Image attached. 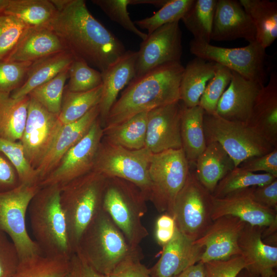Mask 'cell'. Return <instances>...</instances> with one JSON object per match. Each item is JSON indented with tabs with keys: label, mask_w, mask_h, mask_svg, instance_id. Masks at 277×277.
Returning <instances> with one entry per match:
<instances>
[{
	"label": "cell",
	"mask_w": 277,
	"mask_h": 277,
	"mask_svg": "<svg viewBox=\"0 0 277 277\" xmlns=\"http://www.w3.org/2000/svg\"><path fill=\"white\" fill-rule=\"evenodd\" d=\"M51 1L57 12L47 27L74 58L102 72L126 51L122 42L91 14L85 1Z\"/></svg>",
	"instance_id": "obj_1"
},
{
	"label": "cell",
	"mask_w": 277,
	"mask_h": 277,
	"mask_svg": "<svg viewBox=\"0 0 277 277\" xmlns=\"http://www.w3.org/2000/svg\"><path fill=\"white\" fill-rule=\"evenodd\" d=\"M184 70L181 63H167L133 78L111 107L103 129L139 113L180 101Z\"/></svg>",
	"instance_id": "obj_2"
},
{
	"label": "cell",
	"mask_w": 277,
	"mask_h": 277,
	"mask_svg": "<svg viewBox=\"0 0 277 277\" xmlns=\"http://www.w3.org/2000/svg\"><path fill=\"white\" fill-rule=\"evenodd\" d=\"M75 253L95 271L108 276L124 261L143 259L140 247L128 243L103 208L83 232Z\"/></svg>",
	"instance_id": "obj_3"
},
{
	"label": "cell",
	"mask_w": 277,
	"mask_h": 277,
	"mask_svg": "<svg viewBox=\"0 0 277 277\" xmlns=\"http://www.w3.org/2000/svg\"><path fill=\"white\" fill-rule=\"evenodd\" d=\"M106 179L92 170L61 186L60 203L72 254L86 228L102 208Z\"/></svg>",
	"instance_id": "obj_4"
},
{
	"label": "cell",
	"mask_w": 277,
	"mask_h": 277,
	"mask_svg": "<svg viewBox=\"0 0 277 277\" xmlns=\"http://www.w3.org/2000/svg\"><path fill=\"white\" fill-rule=\"evenodd\" d=\"M60 192L58 185L41 187L28 207L30 223L34 241L43 254L71 257Z\"/></svg>",
	"instance_id": "obj_5"
},
{
	"label": "cell",
	"mask_w": 277,
	"mask_h": 277,
	"mask_svg": "<svg viewBox=\"0 0 277 277\" xmlns=\"http://www.w3.org/2000/svg\"><path fill=\"white\" fill-rule=\"evenodd\" d=\"M145 195L135 185L117 177H107L102 208L133 247L149 234L142 222L147 211Z\"/></svg>",
	"instance_id": "obj_6"
},
{
	"label": "cell",
	"mask_w": 277,
	"mask_h": 277,
	"mask_svg": "<svg viewBox=\"0 0 277 277\" xmlns=\"http://www.w3.org/2000/svg\"><path fill=\"white\" fill-rule=\"evenodd\" d=\"M203 124L206 145L219 143L235 167L249 157L267 154L276 148L248 124L228 121L216 113L204 112Z\"/></svg>",
	"instance_id": "obj_7"
},
{
	"label": "cell",
	"mask_w": 277,
	"mask_h": 277,
	"mask_svg": "<svg viewBox=\"0 0 277 277\" xmlns=\"http://www.w3.org/2000/svg\"><path fill=\"white\" fill-rule=\"evenodd\" d=\"M190 170L182 148L152 154L148 168L151 182L149 201L159 212L171 215L174 200Z\"/></svg>",
	"instance_id": "obj_8"
},
{
	"label": "cell",
	"mask_w": 277,
	"mask_h": 277,
	"mask_svg": "<svg viewBox=\"0 0 277 277\" xmlns=\"http://www.w3.org/2000/svg\"><path fill=\"white\" fill-rule=\"evenodd\" d=\"M40 188L38 184L23 183L12 190L0 192V231L12 241L20 261L43 254L29 235L26 224L29 204Z\"/></svg>",
	"instance_id": "obj_9"
},
{
	"label": "cell",
	"mask_w": 277,
	"mask_h": 277,
	"mask_svg": "<svg viewBox=\"0 0 277 277\" xmlns=\"http://www.w3.org/2000/svg\"><path fill=\"white\" fill-rule=\"evenodd\" d=\"M213 199L199 181L194 171L190 170L171 210L177 229L193 241L201 238L213 222Z\"/></svg>",
	"instance_id": "obj_10"
},
{
	"label": "cell",
	"mask_w": 277,
	"mask_h": 277,
	"mask_svg": "<svg viewBox=\"0 0 277 277\" xmlns=\"http://www.w3.org/2000/svg\"><path fill=\"white\" fill-rule=\"evenodd\" d=\"M152 155L145 147L130 150L112 144L102 138L93 170L106 177H117L131 182L149 201L151 182L148 168Z\"/></svg>",
	"instance_id": "obj_11"
},
{
	"label": "cell",
	"mask_w": 277,
	"mask_h": 277,
	"mask_svg": "<svg viewBox=\"0 0 277 277\" xmlns=\"http://www.w3.org/2000/svg\"><path fill=\"white\" fill-rule=\"evenodd\" d=\"M190 52L234 71L246 79L264 85L265 49L257 41L243 47L224 48L192 39Z\"/></svg>",
	"instance_id": "obj_12"
},
{
	"label": "cell",
	"mask_w": 277,
	"mask_h": 277,
	"mask_svg": "<svg viewBox=\"0 0 277 277\" xmlns=\"http://www.w3.org/2000/svg\"><path fill=\"white\" fill-rule=\"evenodd\" d=\"M103 134L98 117L86 134L65 153L55 168L40 182V187H61L92 171Z\"/></svg>",
	"instance_id": "obj_13"
},
{
	"label": "cell",
	"mask_w": 277,
	"mask_h": 277,
	"mask_svg": "<svg viewBox=\"0 0 277 277\" xmlns=\"http://www.w3.org/2000/svg\"><path fill=\"white\" fill-rule=\"evenodd\" d=\"M62 126L58 115L49 112L30 97L27 120L19 142L34 169L37 168L50 149Z\"/></svg>",
	"instance_id": "obj_14"
},
{
	"label": "cell",
	"mask_w": 277,
	"mask_h": 277,
	"mask_svg": "<svg viewBox=\"0 0 277 277\" xmlns=\"http://www.w3.org/2000/svg\"><path fill=\"white\" fill-rule=\"evenodd\" d=\"M147 35L137 51L134 78L165 64L181 63L182 31L179 22L163 25Z\"/></svg>",
	"instance_id": "obj_15"
},
{
	"label": "cell",
	"mask_w": 277,
	"mask_h": 277,
	"mask_svg": "<svg viewBox=\"0 0 277 277\" xmlns=\"http://www.w3.org/2000/svg\"><path fill=\"white\" fill-rule=\"evenodd\" d=\"M251 187L235 192L224 197H213L212 220L223 216L231 215L250 225L264 228L263 239L276 234L277 211L254 201Z\"/></svg>",
	"instance_id": "obj_16"
},
{
	"label": "cell",
	"mask_w": 277,
	"mask_h": 277,
	"mask_svg": "<svg viewBox=\"0 0 277 277\" xmlns=\"http://www.w3.org/2000/svg\"><path fill=\"white\" fill-rule=\"evenodd\" d=\"M180 101L148 111L145 146L152 154L182 148Z\"/></svg>",
	"instance_id": "obj_17"
},
{
	"label": "cell",
	"mask_w": 277,
	"mask_h": 277,
	"mask_svg": "<svg viewBox=\"0 0 277 277\" xmlns=\"http://www.w3.org/2000/svg\"><path fill=\"white\" fill-rule=\"evenodd\" d=\"M246 224L231 215L213 220L204 234L194 241L204 248L200 262L226 260L241 255L238 240Z\"/></svg>",
	"instance_id": "obj_18"
},
{
	"label": "cell",
	"mask_w": 277,
	"mask_h": 277,
	"mask_svg": "<svg viewBox=\"0 0 277 277\" xmlns=\"http://www.w3.org/2000/svg\"><path fill=\"white\" fill-rule=\"evenodd\" d=\"M244 38L249 43L256 41L253 22L239 1H216L211 39L232 41Z\"/></svg>",
	"instance_id": "obj_19"
},
{
	"label": "cell",
	"mask_w": 277,
	"mask_h": 277,
	"mask_svg": "<svg viewBox=\"0 0 277 277\" xmlns=\"http://www.w3.org/2000/svg\"><path fill=\"white\" fill-rule=\"evenodd\" d=\"M262 85L232 71L229 85L221 97L215 113L228 121L248 124Z\"/></svg>",
	"instance_id": "obj_20"
},
{
	"label": "cell",
	"mask_w": 277,
	"mask_h": 277,
	"mask_svg": "<svg viewBox=\"0 0 277 277\" xmlns=\"http://www.w3.org/2000/svg\"><path fill=\"white\" fill-rule=\"evenodd\" d=\"M204 251L177 228L171 240L163 247L157 262L149 268L151 277H176L200 261Z\"/></svg>",
	"instance_id": "obj_21"
},
{
	"label": "cell",
	"mask_w": 277,
	"mask_h": 277,
	"mask_svg": "<svg viewBox=\"0 0 277 277\" xmlns=\"http://www.w3.org/2000/svg\"><path fill=\"white\" fill-rule=\"evenodd\" d=\"M264 229L246 223L239 236L238 244L246 268L260 277H269L277 266V247L263 241Z\"/></svg>",
	"instance_id": "obj_22"
},
{
	"label": "cell",
	"mask_w": 277,
	"mask_h": 277,
	"mask_svg": "<svg viewBox=\"0 0 277 277\" xmlns=\"http://www.w3.org/2000/svg\"><path fill=\"white\" fill-rule=\"evenodd\" d=\"M99 115L98 105L80 119L62 127L50 149L35 169L40 182L55 168L65 153L86 134Z\"/></svg>",
	"instance_id": "obj_23"
},
{
	"label": "cell",
	"mask_w": 277,
	"mask_h": 277,
	"mask_svg": "<svg viewBox=\"0 0 277 277\" xmlns=\"http://www.w3.org/2000/svg\"><path fill=\"white\" fill-rule=\"evenodd\" d=\"M137 51L128 50L104 71L102 75L103 92L100 103L99 118L103 127L119 92L135 76Z\"/></svg>",
	"instance_id": "obj_24"
},
{
	"label": "cell",
	"mask_w": 277,
	"mask_h": 277,
	"mask_svg": "<svg viewBox=\"0 0 277 277\" xmlns=\"http://www.w3.org/2000/svg\"><path fill=\"white\" fill-rule=\"evenodd\" d=\"M248 125L274 147H277V74L273 72L261 89Z\"/></svg>",
	"instance_id": "obj_25"
},
{
	"label": "cell",
	"mask_w": 277,
	"mask_h": 277,
	"mask_svg": "<svg viewBox=\"0 0 277 277\" xmlns=\"http://www.w3.org/2000/svg\"><path fill=\"white\" fill-rule=\"evenodd\" d=\"M67 51L60 37L48 27L29 28L5 60L33 62Z\"/></svg>",
	"instance_id": "obj_26"
},
{
	"label": "cell",
	"mask_w": 277,
	"mask_h": 277,
	"mask_svg": "<svg viewBox=\"0 0 277 277\" xmlns=\"http://www.w3.org/2000/svg\"><path fill=\"white\" fill-rule=\"evenodd\" d=\"M195 164L197 180L211 194L219 182L236 167L231 157L216 142L206 145Z\"/></svg>",
	"instance_id": "obj_27"
},
{
	"label": "cell",
	"mask_w": 277,
	"mask_h": 277,
	"mask_svg": "<svg viewBox=\"0 0 277 277\" xmlns=\"http://www.w3.org/2000/svg\"><path fill=\"white\" fill-rule=\"evenodd\" d=\"M74 58L70 52L65 51L33 62L23 83L10 96L19 99L28 96L34 88L68 69Z\"/></svg>",
	"instance_id": "obj_28"
},
{
	"label": "cell",
	"mask_w": 277,
	"mask_h": 277,
	"mask_svg": "<svg viewBox=\"0 0 277 277\" xmlns=\"http://www.w3.org/2000/svg\"><path fill=\"white\" fill-rule=\"evenodd\" d=\"M216 63L196 57L184 67L180 84V101L188 108L199 105L205 87L214 75Z\"/></svg>",
	"instance_id": "obj_29"
},
{
	"label": "cell",
	"mask_w": 277,
	"mask_h": 277,
	"mask_svg": "<svg viewBox=\"0 0 277 277\" xmlns=\"http://www.w3.org/2000/svg\"><path fill=\"white\" fill-rule=\"evenodd\" d=\"M204 114V110L199 105L188 108L183 105L181 136L182 149L189 164H195L197 157L206 147Z\"/></svg>",
	"instance_id": "obj_30"
},
{
	"label": "cell",
	"mask_w": 277,
	"mask_h": 277,
	"mask_svg": "<svg viewBox=\"0 0 277 277\" xmlns=\"http://www.w3.org/2000/svg\"><path fill=\"white\" fill-rule=\"evenodd\" d=\"M251 18L256 30V40L264 49L277 37V2L269 0H240Z\"/></svg>",
	"instance_id": "obj_31"
},
{
	"label": "cell",
	"mask_w": 277,
	"mask_h": 277,
	"mask_svg": "<svg viewBox=\"0 0 277 277\" xmlns=\"http://www.w3.org/2000/svg\"><path fill=\"white\" fill-rule=\"evenodd\" d=\"M29 96L15 99L0 94V138L20 141L25 128Z\"/></svg>",
	"instance_id": "obj_32"
},
{
	"label": "cell",
	"mask_w": 277,
	"mask_h": 277,
	"mask_svg": "<svg viewBox=\"0 0 277 277\" xmlns=\"http://www.w3.org/2000/svg\"><path fill=\"white\" fill-rule=\"evenodd\" d=\"M148 111L136 114L122 123L104 130L103 138L108 142L130 150L145 146Z\"/></svg>",
	"instance_id": "obj_33"
},
{
	"label": "cell",
	"mask_w": 277,
	"mask_h": 277,
	"mask_svg": "<svg viewBox=\"0 0 277 277\" xmlns=\"http://www.w3.org/2000/svg\"><path fill=\"white\" fill-rule=\"evenodd\" d=\"M18 19L29 28L47 27L57 9L51 0H9L2 12Z\"/></svg>",
	"instance_id": "obj_34"
},
{
	"label": "cell",
	"mask_w": 277,
	"mask_h": 277,
	"mask_svg": "<svg viewBox=\"0 0 277 277\" xmlns=\"http://www.w3.org/2000/svg\"><path fill=\"white\" fill-rule=\"evenodd\" d=\"M103 92V84L90 90L72 92L65 87L58 118L62 126L73 123L99 105Z\"/></svg>",
	"instance_id": "obj_35"
},
{
	"label": "cell",
	"mask_w": 277,
	"mask_h": 277,
	"mask_svg": "<svg viewBox=\"0 0 277 277\" xmlns=\"http://www.w3.org/2000/svg\"><path fill=\"white\" fill-rule=\"evenodd\" d=\"M70 258L41 254L20 261L14 277H67Z\"/></svg>",
	"instance_id": "obj_36"
},
{
	"label": "cell",
	"mask_w": 277,
	"mask_h": 277,
	"mask_svg": "<svg viewBox=\"0 0 277 277\" xmlns=\"http://www.w3.org/2000/svg\"><path fill=\"white\" fill-rule=\"evenodd\" d=\"M217 0H194L182 18L194 41L210 43Z\"/></svg>",
	"instance_id": "obj_37"
},
{
	"label": "cell",
	"mask_w": 277,
	"mask_h": 277,
	"mask_svg": "<svg viewBox=\"0 0 277 277\" xmlns=\"http://www.w3.org/2000/svg\"><path fill=\"white\" fill-rule=\"evenodd\" d=\"M275 179L277 177L270 174L253 173L238 166L219 182L212 195L222 198L247 188L268 184Z\"/></svg>",
	"instance_id": "obj_38"
},
{
	"label": "cell",
	"mask_w": 277,
	"mask_h": 277,
	"mask_svg": "<svg viewBox=\"0 0 277 277\" xmlns=\"http://www.w3.org/2000/svg\"><path fill=\"white\" fill-rule=\"evenodd\" d=\"M68 69L34 88L28 96L49 112L58 115L61 109L65 83L68 78Z\"/></svg>",
	"instance_id": "obj_39"
},
{
	"label": "cell",
	"mask_w": 277,
	"mask_h": 277,
	"mask_svg": "<svg viewBox=\"0 0 277 277\" xmlns=\"http://www.w3.org/2000/svg\"><path fill=\"white\" fill-rule=\"evenodd\" d=\"M194 0H168L159 11L150 17L137 20L134 24L147 30L149 34L167 24L179 22L191 7Z\"/></svg>",
	"instance_id": "obj_40"
},
{
	"label": "cell",
	"mask_w": 277,
	"mask_h": 277,
	"mask_svg": "<svg viewBox=\"0 0 277 277\" xmlns=\"http://www.w3.org/2000/svg\"><path fill=\"white\" fill-rule=\"evenodd\" d=\"M0 152L14 166L21 184H39L40 181L36 170L28 161L19 141L12 142L0 138Z\"/></svg>",
	"instance_id": "obj_41"
},
{
	"label": "cell",
	"mask_w": 277,
	"mask_h": 277,
	"mask_svg": "<svg viewBox=\"0 0 277 277\" xmlns=\"http://www.w3.org/2000/svg\"><path fill=\"white\" fill-rule=\"evenodd\" d=\"M232 71L216 63L214 75L207 83L200 98L199 106L209 114L215 113L217 103L229 85Z\"/></svg>",
	"instance_id": "obj_42"
},
{
	"label": "cell",
	"mask_w": 277,
	"mask_h": 277,
	"mask_svg": "<svg viewBox=\"0 0 277 277\" xmlns=\"http://www.w3.org/2000/svg\"><path fill=\"white\" fill-rule=\"evenodd\" d=\"M68 84L65 87L72 92H83L102 84V73L85 61L74 58L68 69Z\"/></svg>",
	"instance_id": "obj_43"
},
{
	"label": "cell",
	"mask_w": 277,
	"mask_h": 277,
	"mask_svg": "<svg viewBox=\"0 0 277 277\" xmlns=\"http://www.w3.org/2000/svg\"><path fill=\"white\" fill-rule=\"evenodd\" d=\"M29 28L16 17L0 13V61L7 58Z\"/></svg>",
	"instance_id": "obj_44"
},
{
	"label": "cell",
	"mask_w": 277,
	"mask_h": 277,
	"mask_svg": "<svg viewBox=\"0 0 277 277\" xmlns=\"http://www.w3.org/2000/svg\"><path fill=\"white\" fill-rule=\"evenodd\" d=\"M112 21L134 34L143 41L147 33L140 31L131 19L127 11L130 0H92Z\"/></svg>",
	"instance_id": "obj_45"
},
{
	"label": "cell",
	"mask_w": 277,
	"mask_h": 277,
	"mask_svg": "<svg viewBox=\"0 0 277 277\" xmlns=\"http://www.w3.org/2000/svg\"><path fill=\"white\" fill-rule=\"evenodd\" d=\"M32 63L0 61V94L10 95L19 88Z\"/></svg>",
	"instance_id": "obj_46"
},
{
	"label": "cell",
	"mask_w": 277,
	"mask_h": 277,
	"mask_svg": "<svg viewBox=\"0 0 277 277\" xmlns=\"http://www.w3.org/2000/svg\"><path fill=\"white\" fill-rule=\"evenodd\" d=\"M19 262L14 244L6 233L0 231V277H14Z\"/></svg>",
	"instance_id": "obj_47"
},
{
	"label": "cell",
	"mask_w": 277,
	"mask_h": 277,
	"mask_svg": "<svg viewBox=\"0 0 277 277\" xmlns=\"http://www.w3.org/2000/svg\"><path fill=\"white\" fill-rule=\"evenodd\" d=\"M204 264L208 277H236L243 269L247 267L242 255Z\"/></svg>",
	"instance_id": "obj_48"
},
{
	"label": "cell",
	"mask_w": 277,
	"mask_h": 277,
	"mask_svg": "<svg viewBox=\"0 0 277 277\" xmlns=\"http://www.w3.org/2000/svg\"><path fill=\"white\" fill-rule=\"evenodd\" d=\"M239 167L251 172L264 171L277 177V147L267 154L246 159Z\"/></svg>",
	"instance_id": "obj_49"
},
{
	"label": "cell",
	"mask_w": 277,
	"mask_h": 277,
	"mask_svg": "<svg viewBox=\"0 0 277 277\" xmlns=\"http://www.w3.org/2000/svg\"><path fill=\"white\" fill-rule=\"evenodd\" d=\"M139 258H129L121 263L109 277H151L149 268L141 263Z\"/></svg>",
	"instance_id": "obj_50"
},
{
	"label": "cell",
	"mask_w": 277,
	"mask_h": 277,
	"mask_svg": "<svg viewBox=\"0 0 277 277\" xmlns=\"http://www.w3.org/2000/svg\"><path fill=\"white\" fill-rule=\"evenodd\" d=\"M155 239L157 244L162 247L173 238L176 229L173 217L167 213H162L156 220Z\"/></svg>",
	"instance_id": "obj_51"
},
{
	"label": "cell",
	"mask_w": 277,
	"mask_h": 277,
	"mask_svg": "<svg viewBox=\"0 0 277 277\" xmlns=\"http://www.w3.org/2000/svg\"><path fill=\"white\" fill-rule=\"evenodd\" d=\"M251 193L257 203L277 211V179L264 186L252 187Z\"/></svg>",
	"instance_id": "obj_52"
},
{
	"label": "cell",
	"mask_w": 277,
	"mask_h": 277,
	"mask_svg": "<svg viewBox=\"0 0 277 277\" xmlns=\"http://www.w3.org/2000/svg\"><path fill=\"white\" fill-rule=\"evenodd\" d=\"M19 184L18 175L14 166L0 152V192L12 190Z\"/></svg>",
	"instance_id": "obj_53"
},
{
	"label": "cell",
	"mask_w": 277,
	"mask_h": 277,
	"mask_svg": "<svg viewBox=\"0 0 277 277\" xmlns=\"http://www.w3.org/2000/svg\"><path fill=\"white\" fill-rule=\"evenodd\" d=\"M67 277H109L92 268L78 254L73 253L70 258V268Z\"/></svg>",
	"instance_id": "obj_54"
},
{
	"label": "cell",
	"mask_w": 277,
	"mask_h": 277,
	"mask_svg": "<svg viewBox=\"0 0 277 277\" xmlns=\"http://www.w3.org/2000/svg\"><path fill=\"white\" fill-rule=\"evenodd\" d=\"M176 277H208L205 264L199 262L189 267Z\"/></svg>",
	"instance_id": "obj_55"
},
{
	"label": "cell",
	"mask_w": 277,
	"mask_h": 277,
	"mask_svg": "<svg viewBox=\"0 0 277 277\" xmlns=\"http://www.w3.org/2000/svg\"><path fill=\"white\" fill-rule=\"evenodd\" d=\"M168 0H130L129 5L150 4L156 7H162Z\"/></svg>",
	"instance_id": "obj_56"
},
{
	"label": "cell",
	"mask_w": 277,
	"mask_h": 277,
	"mask_svg": "<svg viewBox=\"0 0 277 277\" xmlns=\"http://www.w3.org/2000/svg\"><path fill=\"white\" fill-rule=\"evenodd\" d=\"M236 277H260V276L249 269L245 268L239 273Z\"/></svg>",
	"instance_id": "obj_57"
},
{
	"label": "cell",
	"mask_w": 277,
	"mask_h": 277,
	"mask_svg": "<svg viewBox=\"0 0 277 277\" xmlns=\"http://www.w3.org/2000/svg\"><path fill=\"white\" fill-rule=\"evenodd\" d=\"M9 0H0V13L2 12L8 4Z\"/></svg>",
	"instance_id": "obj_58"
},
{
	"label": "cell",
	"mask_w": 277,
	"mask_h": 277,
	"mask_svg": "<svg viewBox=\"0 0 277 277\" xmlns=\"http://www.w3.org/2000/svg\"><path fill=\"white\" fill-rule=\"evenodd\" d=\"M269 277H277L276 276V273L275 272V271H274L271 275Z\"/></svg>",
	"instance_id": "obj_59"
}]
</instances>
